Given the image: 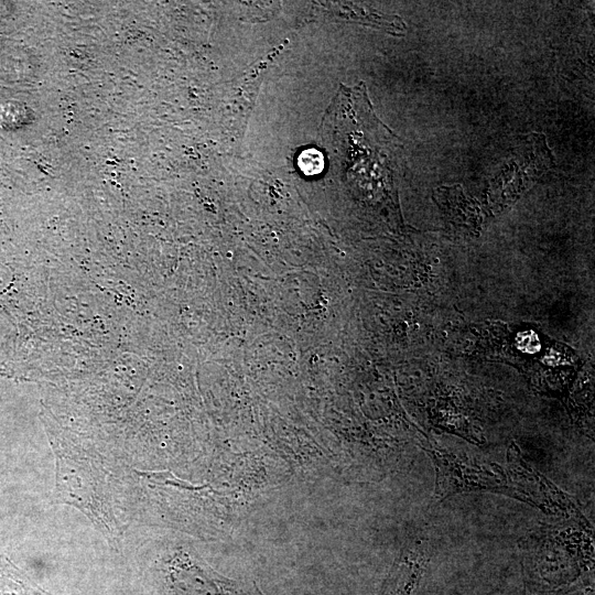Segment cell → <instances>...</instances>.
<instances>
[{
	"mask_svg": "<svg viewBox=\"0 0 595 595\" xmlns=\"http://www.w3.org/2000/svg\"><path fill=\"white\" fill-rule=\"evenodd\" d=\"M53 451L55 502L79 509L102 534L116 541L120 529L111 505L107 475L99 458L68 441L55 440Z\"/></svg>",
	"mask_w": 595,
	"mask_h": 595,
	"instance_id": "1",
	"label": "cell"
},
{
	"mask_svg": "<svg viewBox=\"0 0 595 595\" xmlns=\"http://www.w3.org/2000/svg\"><path fill=\"white\" fill-rule=\"evenodd\" d=\"M435 467L434 497L444 500L455 494L491 491L511 497V483L507 468L496 463L473 459L423 445Z\"/></svg>",
	"mask_w": 595,
	"mask_h": 595,
	"instance_id": "2",
	"label": "cell"
},
{
	"mask_svg": "<svg viewBox=\"0 0 595 595\" xmlns=\"http://www.w3.org/2000/svg\"><path fill=\"white\" fill-rule=\"evenodd\" d=\"M506 468L510 476L512 498L527 502L545 513L591 526L574 498L530 466L522 458L515 443L508 446Z\"/></svg>",
	"mask_w": 595,
	"mask_h": 595,
	"instance_id": "3",
	"label": "cell"
},
{
	"mask_svg": "<svg viewBox=\"0 0 595 595\" xmlns=\"http://www.w3.org/2000/svg\"><path fill=\"white\" fill-rule=\"evenodd\" d=\"M172 578L180 595H239L227 580L191 561L187 555L175 562Z\"/></svg>",
	"mask_w": 595,
	"mask_h": 595,
	"instance_id": "4",
	"label": "cell"
},
{
	"mask_svg": "<svg viewBox=\"0 0 595 595\" xmlns=\"http://www.w3.org/2000/svg\"><path fill=\"white\" fill-rule=\"evenodd\" d=\"M517 346L523 353L533 354L539 350L540 342L538 336L529 331L518 335Z\"/></svg>",
	"mask_w": 595,
	"mask_h": 595,
	"instance_id": "7",
	"label": "cell"
},
{
	"mask_svg": "<svg viewBox=\"0 0 595 595\" xmlns=\"http://www.w3.org/2000/svg\"><path fill=\"white\" fill-rule=\"evenodd\" d=\"M298 166L306 175H315L324 169V154L314 148L303 150L298 158Z\"/></svg>",
	"mask_w": 595,
	"mask_h": 595,
	"instance_id": "6",
	"label": "cell"
},
{
	"mask_svg": "<svg viewBox=\"0 0 595 595\" xmlns=\"http://www.w3.org/2000/svg\"><path fill=\"white\" fill-rule=\"evenodd\" d=\"M0 595H50L35 585L6 555H0Z\"/></svg>",
	"mask_w": 595,
	"mask_h": 595,
	"instance_id": "5",
	"label": "cell"
}]
</instances>
